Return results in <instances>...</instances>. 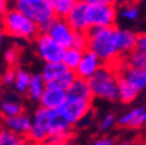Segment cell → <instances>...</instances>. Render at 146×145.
<instances>
[{
  "label": "cell",
  "instance_id": "cell-1",
  "mask_svg": "<svg viewBox=\"0 0 146 145\" xmlns=\"http://www.w3.org/2000/svg\"><path fill=\"white\" fill-rule=\"evenodd\" d=\"M117 29L111 27H90L88 35V50L94 52L103 65H113L120 59L117 45Z\"/></svg>",
  "mask_w": 146,
  "mask_h": 145
},
{
  "label": "cell",
  "instance_id": "cell-2",
  "mask_svg": "<svg viewBox=\"0 0 146 145\" xmlns=\"http://www.w3.org/2000/svg\"><path fill=\"white\" fill-rule=\"evenodd\" d=\"M117 80V71L112 65H103L94 76H91L88 80V85L94 98L116 102L119 101Z\"/></svg>",
  "mask_w": 146,
  "mask_h": 145
},
{
  "label": "cell",
  "instance_id": "cell-3",
  "mask_svg": "<svg viewBox=\"0 0 146 145\" xmlns=\"http://www.w3.org/2000/svg\"><path fill=\"white\" fill-rule=\"evenodd\" d=\"M0 29L7 35L27 41L35 39L40 34L39 26L15 8L9 9L0 21Z\"/></svg>",
  "mask_w": 146,
  "mask_h": 145
},
{
  "label": "cell",
  "instance_id": "cell-4",
  "mask_svg": "<svg viewBox=\"0 0 146 145\" xmlns=\"http://www.w3.org/2000/svg\"><path fill=\"white\" fill-rule=\"evenodd\" d=\"M89 27H111L116 22V3L110 0H85Z\"/></svg>",
  "mask_w": 146,
  "mask_h": 145
},
{
  "label": "cell",
  "instance_id": "cell-5",
  "mask_svg": "<svg viewBox=\"0 0 146 145\" xmlns=\"http://www.w3.org/2000/svg\"><path fill=\"white\" fill-rule=\"evenodd\" d=\"M13 8L35 22L39 27L56 18L50 0H17L13 4Z\"/></svg>",
  "mask_w": 146,
  "mask_h": 145
},
{
  "label": "cell",
  "instance_id": "cell-6",
  "mask_svg": "<svg viewBox=\"0 0 146 145\" xmlns=\"http://www.w3.org/2000/svg\"><path fill=\"white\" fill-rule=\"evenodd\" d=\"M36 52L44 64L60 63L64 56V48H61L56 42H54L51 37L46 33H40L35 38Z\"/></svg>",
  "mask_w": 146,
  "mask_h": 145
},
{
  "label": "cell",
  "instance_id": "cell-7",
  "mask_svg": "<svg viewBox=\"0 0 146 145\" xmlns=\"http://www.w3.org/2000/svg\"><path fill=\"white\" fill-rule=\"evenodd\" d=\"M51 37L54 42H56L61 48L68 50L72 47L73 45V39H74V31L72 30V27L67 24L65 20L63 18H55L52 20L51 24L48 26L47 33Z\"/></svg>",
  "mask_w": 146,
  "mask_h": 145
},
{
  "label": "cell",
  "instance_id": "cell-8",
  "mask_svg": "<svg viewBox=\"0 0 146 145\" xmlns=\"http://www.w3.org/2000/svg\"><path fill=\"white\" fill-rule=\"evenodd\" d=\"M31 128L25 139L30 142L31 145L42 144L48 141V132H47V110L39 109L35 111L34 118L31 119Z\"/></svg>",
  "mask_w": 146,
  "mask_h": 145
},
{
  "label": "cell",
  "instance_id": "cell-9",
  "mask_svg": "<svg viewBox=\"0 0 146 145\" xmlns=\"http://www.w3.org/2000/svg\"><path fill=\"white\" fill-rule=\"evenodd\" d=\"M93 102L89 101H73V100H65V102L61 105V107L58 110L64 119H67L72 126L78 123L88 112L90 111Z\"/></svg>",
  "mask_w": 146,
  "mask_h": 145
},
{
  "label": "cell",
  "instance_id": "cell-10",
  "mask_svg": "<svg viewBox=\"0 0 146 145\" xmlns=\"http://www.w3.org/2000/svg\"><path fill=\"white\" fill-rule=\"evenodd\" d=\"M86 11H88V4L84 0H78L74 3V7L69 12V15L65 17L67 24L72 27L74 33H84L86 34L89 31V24L86 20Z\"/></svg>",
  "mask_w": 146,
  "mask_h": 145
},
{
  "label": "cell",
  "instance_id": "cell-11",
  "mask_svg": "<svg viewBox=\"0 0 146 145\" xmlns=\"http://www.w3.org/2000/svg\"><path fill=\"white\" fill-rule=\"evenodd\" d=\"M102 67H103V63L100 61L99 57L94 52L86 50V51H84L82 59L80 61L78 67H77V69L74 71V73H76L78 79L88 81L91 76H94Z\"/></svg>",
  "mask_w": 146,
  "mask_h": 145
},
{
  "label": "cell",
  "instance_id": "cell-12",
  "mask_svg": "<svg viewBox=\"0 0 146 145\" xmlns=\"http://www.w3.org/2000/svg\"><path fill=\"white\" fill-rule=\"evenodd\" d=\"M119 76H121L137 93L146 89V69L129 68V67L123 65L121 71L119 72Z\"/></svg>",
  "mask_w": 146,
  "mask_h": 145
},
{
  "label": "cell",
  "instance_id": "cell-13",
  "mask_svg": "<svg viewBox=\"0 0 146 145\" xmlns=\"http://www.w3.org/2000/svg\"><path fill=\"white\" fill-rule=\"evenodd\" d=\"M67 100L73 101H89L93 102L94 97L91 94V90L89 88L88 81L77 77L73 84L70 85V88L67 90Z\"/></svg>",
  "mask_w": 146,
  "mask_h": 145
},
{
  "label": "cell",
  "instance_id": "cell-14",
  "mask_svg": "<svg viewBox=\"0 0 146 145\" xmlns=\"http://www.w3.org/2000/svg\"><path fill=\"white\" fill-rule=\"evenodd\" d=\"M67 100V92L63 90H55V89H47L46 88L42 98L38 103L42 109L46 110H59L64 102Z\"/></svg>",
  "mask_w": 146,
  "mask_h": 145
},
{
  "label": "cell",
  "instance_id": "cell-15",
  "mask_svg": "<svg viewBox=\"0 0 146 145\" xmlns=\"http://www.w3.org/2000/svg\"><path fill=\"white\" fill-rule=\"evenodd\" d=\"M31 123H33V120H31V118L29 115L21 114V115H17V116H13V118H7L5 128L15 132L18 136L26 137L31 128Z\"/></svg>",
  "mask_w": 146,
  "mask_h": 145
},
{
  "label": "cell",
  "instance_id": "cell-16",
  "mask_svg": "<svg viewBox=\"0 0 146 145\" xmlns=\"http://www.w3.org/2000/svg\"><path fill=\"white\" fill-rule=\"evenodd\" d=\"M137 33L127 29H117V45L120 56H125L136 50Z\"/></svg>",
  "mask_w": 146,
  "mask_h": 145
},
{
  "label": "cell",
  "instance_id": "cell-17",
  "mask_svg": "<svg viewBox=\"0 0 146 145\" xmlns=\"http://www.w3.org/2000/svg\"><path fill=\"white\" fill-rule=\"evenodd\" d=\"M44 90H46V82L43 81L40 73L31 75L30 84H29V88H27V90H26L27 97H29L31 101L39 102L43 93H44Z\"/></svg>",
  "mask_w": 146,
  "mask_h": 145
},
{
  "label": "cell",
  "instance_id": "cell-18",
  "mask_svg": "<svg viewBox=\"0 0 146 145\" xmlns=\"http://www.w3.org/2000/svg\"><path fill=\"white\" fill-rule=\"evenodd\" d=\"M67 71H69V69L61 61L60 63H50V64H44L40 76H42L43 81L47 84V82H51L54 80H56L58 77H60Z\"/></svg>",
  "mask_w": 146,
  "mask_h": 145
},
{
  "label": "cell",
  "instance_id": "cell-19",
  "mask_svg": "<svg viewBox=\"0 0 146 145\" xmlns=\"http://www.w3.org/2000/svg\"><path fill=\"white\" fill-rule=\"evenodd\" d=\"M76 79H77V76L73 71H67L64 75H61L60 77H58L56 80H54V81H51V82H47V84H46V88L67 92Z\"/></svg>",
  "mask_w": 146,
  "mask_h": 145
},
{
  "label": "cell",
  "instance_id": "cell-20",
  "mask_svg": "<svg viewBox=\"0 0 146 145\" xmlns=\"http://www.w3.org/2000/svg\"><path fill=\"white\" fill-rule=\"evenodd\" d=\"M117 90H119V101L123 103H131L137 98L138 93L128 84L121 76H119L117 80Z\"/></svg>",
  "mask_w": 146,
  "mask_h": 145
},
{
  "label": "cell",
  "instance_id": "cell-21",
  "mask_svg": "<svg viewBox=\"0 0 146 145\" xmlns=\"http://www.w3.org/2000/svg\"><path fill=\"white\" fill-rule=\"evenodd\" d=\"M123 59H124V61H123L124 67L146 69V55L140 51H137V50H134V51L129 52L128 55L123 56Z\"/></svg>",
  "mask_w": 146,
  "mask_h": 145
},
{
  "label": "cell",
  "instance_id": "cell-22",
  "mask_svg": "<svg viewBox=\"0 0 146 145\" xmlns=\"http://www.w3.org/2000/svg\"><path fill=\"white\" fill-rule=\"evenodd\" d=\"M82 55H84V51H80V50H76V48L70 47L64 51V56H63L61 63L67 67L69 71L74 72V71L77 69V67H78L80 61H81Z\"/></svg>",
  "mask_w": 146,
  "mask_h": 145
},
{
  "label": "cell",
  "instance_id": "cell-23",
  "mask_svg": "<svg viewBox=\"0 0 146 145\" xmlns=\"http://www.w3.org/2000/svg\"><path fill=\"white\" fill-rule=\"evenodd\" d=\"M51 1V7L54 11V15L56 18H63L65 20L72 8L74 7V0H50Z\"/></svg>",
  "mask_w": 146,
  "mask_h": 145
},
{
  "label": "cell",
  "instance_id": "cell-24",
  "mask_svg": "<svg viewBox=\"0 0 146 145\" xmlns=\"http://www.w3.org/2000/svg\"><path fill=\"white\" fill-rule=\"evenodd\" d=\"M30 79L31 75L27 72L26 69H22V68H17L16 69V77H15V88L17 89L18 93H26L27 88H29V84H30Z\"/></svg>",
  "mask_w": 146,
  "mask_h": 145
},
{
  "label": "cell",
  "instance_id": "cell-25",
  "mask_svg": "<svg viewBox=\"0 0 146 145\" xmlns=\"http://www.w3.org/2000/svg\"><path fill=\"white\" fill-rule=\"evenodd\" d=\"M0 111L1 114L7 118H13V116H17V115H21L24 112V107L22 105H20L16 101H3L0 103Z\"/></svg>",
  "mask_w": 146,
  "mask_h": 145
},
{
  "label": "cell",
  "instance_id": "cell-26",
  "mask_svg": "<svg viewBox=\"0 0 146 145\" xmlns=\"http://www.w3.org/2000/svg\"><path fill=\"white\" fill-rule=\"evenodd\" d=\"M145 111L146 110L143 109V107H141V106L140 107H134V109H132L131 111H128L127 114L123 115L121 118L117 120V124L119 126H121V127H128V126H129L134 119H137L141 114H143Z\"/></svg>",
  "mask_w": 146,
  "mask_h": 145
},
{
  "label": "cell",
  "instance_id": "cell-27",
  "mask_svg": "<svg viewBox=\"0 0 146 145\" xmlns=\"http://www.w3.org/2000/svg\"><path fill=\"white\" fill-rule=\"evenodd\" d=\"M22 137L9 131L8 128H0V145H16Z\"/></svg>",
  "mask_w": 146,
  "mask_h": 145
},
{
  "label": "cell",
  "instance_id": "cell-28",
  "mask_svg": "<svg viewBox=\"0 0 146 145\" xmlns=\"http://www.w3.org/2000/svg\"><path fill=\"white\" fill-rule=\"evenodd\" d=\"M120 15L124 18L129 20V21H134L138 18V15H140V11H138V7L134 5V4H128L124 8L121 9V13Z\"/></svg>",
  "mask_w": 146,
  "mask_h": 145
},
{
  "label": "cell",
  "instance_id": "cell-29",
  "mask_svg": "<svg viewBox=\"0 0 146 145\" xmlns=\"http://www.w3.org/2000/svg\"><path fill=\"white\" fill-rule=\"evenodd\" d=\"M72 47L80 51H86L88 50V35L84 33H76Z\"/></svg>",
  "mask_w": 146,
  "mask_h": 145
},
{
  "label": "cell",
  "instance_id": "cell-30",
  "mask_svg": "<svg viewBox=\"0 0 146 145\" xmlns=\"http://www.w3.org/2000/svg\"><path fill=\"white\" fill-rule=\"evenodd\" d=\"M4 60L9 65V68H15L18 60V50L16 47H9L4 54Z\"/></svg>",
  "mask_w": 146,
  "mask_h": 145
},
{
  "label": "cell",
  "instance_id": "cell-31",
  "mask_svg": "<svg viewBox=\"0 0 146 145\" xmlns=\"http://www.w3.org/2000/svg\"><path fill=\"white\" fill-rule=\"evenodd\" d=\"M116 123V118L113 114H107L102 122L99 123V131H107L108 128H111L112 126H115Z\"/></svg>",
  "mask_w": 146,
  "mask_h": 145
},
{
  "label": "cell",
  "instance_id": "cell-32",
  "mask_svg": "<svg viewBox=\"0 0 146 145\" xmlns=\"http://www.w3.org/2000/svg\"><path fill=\"white\" fill-rule=\"evenodd\" d=\"M136 50L146 55V33L137 34V42H136Z\"/></svg>",
  "mask_w": 146,
  "mask_h": 145
},
{
  "label": "cell",
  "instance_id": "cell-33",
  "mask_svg": "<svg viewBox=\"0 0 146 145\" xmlns=\"http://www.w3.org/2000/svg\"><path fill=\"white\" fill-rule=\"evenodd\" d=\"M16 77V68H9L5 73L3 75V82L4 84H13Z\"/></svg>",
  "mask_w": 146,
  "mask_h": 145
},
{
  "label": "cell",
  "instance_id": "cell-34",
  "mask_svg": "<svg viewBox=\"0 0 146 145\" xmlns=\"http://www.w3.org/2000/svg\"><path fill=\"white\" fill-rule=\"evenodd\" d=\"M145 124H146V111L143 112V114H141L137 119H134L128 127L129 128H140V127H142V126H145Z\"/></svg>",
  "mask_w": 146,
  "mask_h": 145
},
{
  "label": "cell",
  "instance_id": "cell-35",
  "mask_svg": "<svg viewBox=\"0 0 146 145\" xmlns=\"http://www.w3.org/2000/svg\"><path fill=\"white\" fill-rule=\"evenodd\" d=\"M89 145H113V140L110 137H102V139H97L94 141H91Z\"/></svg>",
  "mask_w": 146,
  "mask_h": 145
},
{
  "label": "cell",
  "instance_id": "cell-36",
  "mask_svg": "<svg viewBox=\"0 0 146 145\" xmlns=\"http://www.w3.org/2000/svg\"><path fill=\"white\" fill-rule=\"evenodd\" d=\"M9 3L5 0H0V21L3 20V17L7 15V12L9 11Z\"/></svg>",
  "mask_w": 146,
  "mask_h": 145
},
{
  "label": "cell",
  "instance_id": "cell-37",
  "mask_svg": "<svg viewBox=\"0 0 146 145\" xmlns=\"http://www.w3.org/2000/svg\"><path fill=\"white\" fill-rule=\"evenodd\" d=\"M51 145H73L70 141H50Z\"/></svg>",
  "mask_w": 146,
  "mask_h": 145
},
{
  "label": "cell",
  "instance_id": "cell-38",
  "mask_svg": "<svg viewBox=\"0 0 146 145\" xmlns=\"http://www.w3.org/2000/svg\"><path fill=\"white\" fill-rule=\"evenodd\" d=\"M16 145H31V144H30V142H29V141H27V140L25 139V137H22V139L20 140V141H18Z\"/></svg>",
  "mask_w": 146,
  "mask_h": 145
},
{
  "label": "cell",
  "instance_id": "cell-39",
  "mask_svg": "<svg viewBox=\"0 0 146 145\" xmlns=\"http://www.w3.org/2000/svg\"><path fill=\"white\" fill-rule=\"evenodd\" d=\"M4 35H5V34H4L3 30L0 29V50H1V47H3V43H4Z\"/></svg>",
  "mask_w": 146,
  "mask_h": 145
},
{
  "label": "cell",
  "instance_id": "cell-40",
  "mask_svg": "<svg viewBox=\"0 0 146 145\" xmlns=\"http://www.w3.org/2000/svg\"><path fill=\"white\" fill-rule=\"evenodd\" d=\"M120 145H132V142L131 141H124V142H121Z\"/></svg>",
  "mask_w": 146,
  "mask_h": 145
},
{
  "label": "cell",
  "instance_id": "cell-41",
  "mask_svg": "<svg viewBox=\"0 0 146 145\" xmlns=\"http://www.w3.org/2000/svg\"><path fill=\"white\" fill-rule=\"evenodd\" d=\"M36 145H51L50 141H46V142H42V144H36Z\"/></svg>",
  "mask_w": 146,
  "mask_h": 145
}]
</instances>
